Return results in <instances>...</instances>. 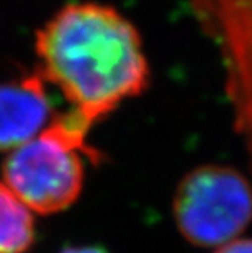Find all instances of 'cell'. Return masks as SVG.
<instances>
[{"label":"cell","instance_id":"6da1fadb","mask_svg":"<svg viewBox=\"0 0 252 253\" xmlns=\"http://www.w3.org/2000/svg\"><path fill=\"white\" fill-rule=\"evenodd\" d=\"M38 72L87 129L148 90L151 69L130 18L101 2L57 8L35 33Z\"/></svg>","mask_w":252,"mask_h":253},{"label":"cell","instance_id":"7a4b0ae2","mask_svg":"<svg viewBox=\"0 0 252 253\" xmlns=\"http://www.w3.org/2000/svg\"><path fill=\"white\" fill-rule=\"evenodd\" d=\"M89 132L66 111L52 116L36 137L7 154L2 181L35 216L64 212L77 203L85 165L99 164L101 157L89 144Z\"/></svg>","mask_w":252,"mask_h":253},{"label":"cell","instance_id":"3957f363","mask_svg":"<svg viewBox=\"0 0 252 253\" xmlns=\"http://www.w3.org/2000/svg\"><path fill=\"white\" fill-rule=\"evenodd\" d=\"M172 216L190 245L216 250L251 225L252 183L234 167L198 165L177 185Z\"/></svg>","mask_w":252,"mask_h":253},{"label":"cell","instance_id":"277c9868","mask_svg":"<svg viewBox=\"0 0 252 253\" xmlns=\"http://www.w3.org/2000/svg\"><path fill=\"white\" fill-rule=\"evenodd\" d=\"M223 67L233 127L252 175V0H190Z\"/></svg>","mask_w":252,"mask_h":253},{"label":"cell","instance_id":"5b68a950","mask_svg":"<svg viewBox=\"0 0 252 253\" xmlns=\"http://www.w3.org/2000/svg\"><path fill=\"white\" fill-rule=\"evenodd\" d=\"M52 116L48 84L38 72L0 82V152L31 141Z\"/></svg>","mask_w":252,"mask_h":253},{"label":"cell","instance_id":"8992f818","mask_svg":"<svg viewBox=\"0 0 252 253\" xmlns=\"http://www.w3.org/2000/svg\"><path fill=\"white\" fill-rule=\"evenodd\" d=\"M35 240V214L0 180V253H26Z\"/></svg>","mask_w":252,"mask_h":253},{"label":"cell","instance_id":"52a82bcc","mask_svg":"<svg viewBox=\"0 0 252 253\" xmlns=\"http://www.w3.org/2000/svg\"><path fill=\"white\" fill-rule=\"evenodd\" d=\"M213 253H252V239H236L229 244L219 247Z\"/></svg>","mask_w":252,"mask_h":253},{"label":"cell","instance_id":"ba28073f","mask_svg":"<svg viewBox=\"0 0 252 253\" xmlns=\"http://www.w3.org/2000/svg\"><path fill=\"white\" fill-rule=\"evenodd\" d=\"M59 253H108L105 249L99 245H69Z\"/></svg>","mask_w":252,"mask_h":253}]
</instances>
